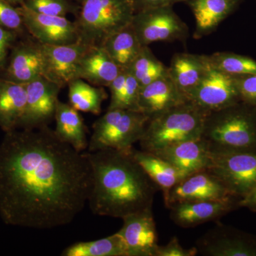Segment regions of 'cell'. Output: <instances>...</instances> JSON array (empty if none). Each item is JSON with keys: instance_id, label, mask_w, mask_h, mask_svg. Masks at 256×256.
Segmentation results:
<instances>
[{"instance_id": "1", "label": "cell", "mask_w": 256, "mask_h": 256, "mask_svg": "<svg viewBox=\"0 0 256 256\" xmlns=\"http://www.w3.org/2000/svg\"><path fill=\"white\" fill-rule=\"evenodd\" d=\"M86 152L48 126L8 132L0 146V215L5 223L50 229L72 223L92 188Z\"/></svg>"}, {"instance_id": "2", "label": "cell", "mask_w": 256, "mask_h": 256, "mask_svg": "<svg viewBox=\"0 0 256 256\" xmlns=\"http://www.w3.org/2000/svg\"><path fill=\"white\" fill-rule=\"evenodd\" d=\"M132 149L86 152L92 178L88 203L94 214L122 220L152 208L159 188L133 158Z\"/></svg>"}, {"instance_id": "3", "label": "cell", "mask_w": 256, "mask_h": 256, "mask_svg": "<svg viewBox=\"0 0 256 256\" xmlns=\"http://www.w3.org/2000/svg\"><path fill=\"white\" fill-rule=\"evenodd\" d=\"M201 138L212 154L256 153V107L240 101L210 112Z\"/></svg>"}, {"instance_id": "4", "label": "cell", "mask_w": 256, "mask_h": 256, "mask_svg": "<svg viewBox=\"0 0 256 256\" xmlns=\"http://www.w3.org/2000/svg\"><path fill=\"white\" fill-rule=\"evenodd\" d=\"M208 114L188 101L150 119L139 141L141 149L154 153L176 143L200 139Z\"/></svg>"}, {"instance_id": "5", "label": "cell", "mask_w": 256, "mask_h": 256, "mask_svg": "<svg viewBox=\"0 0 256 256\" xmlns=\"http://www.w3.org/2000/svg\"><path fill=\"white\" fill-rule=\"evenodd\" d=\"M74 22L79 41L88 46L104 42L128 25L134 14L133 0H84Z\"/></svg>"}, {"instance_id": "6", "label": "cell", "mask_w": 256, "mask_h": 256, "mask_svg": "<svg viewBox=\"0 0 256 256\" xmlns=\"http://www.w3.org/2000/svg\"><path fill=\"white\" fill-rule=\"evenodd\" d=\"M149 120L140 111L108 110L92 124L88 152L108 149L130 150L133 144L142 138Z\"/></svg>"}, {"instance_id": "7", "label": "cell", "mask_w": 256, "mask_h": 256, "mask_svg": "<svg viewBox=\"0 0 256 256\" xmlns=\"http://www.w3.org/2000/svg\"><path fill=\"white\" fill-rule=\"evenodd\" d=\"M130 24L142 46L154 42H184L188 36V26L171 6L134 12Z\"/></svg>"}, {"instance_id": "8", "label": "cell", "mask_w": 256, "mask_h": 256, "mask_svg": "<svg viewBox=\"0 0 256 256\" xmlns=\"http://www.w3.org/2000/svg\"><path fill=\"white\" fill-rule=\"evenodd\" d=\"M228 190L242 200L256 184V153L212 154L207 169Z\"/></svg>"}, {"instance_id": "9", "label": "cell", "mask_w": 256, "mask_h": 256, "mask_svg": "<svg viewBox=\"0 0 256 256\" xmlns=\"http://www.w3.org/2000/svg\"><path fill=\"white\" fill-rule=\"evenodd\" d=\"M163 196L168 208L183 202L238 200L232 196L220 180L206 169L186 175Z\"/></svg>"}, {"instance_id": "10", "label": "cell", "mask_w": 256, "mask_h": 256, "mask_svg": "<svg viewBox=\"0 0 256 256\" xmlns=\"http://www.w3.org/2000/svg\"><path fill=\"white\" fill-rule=\"evenodd\" d=\"M205 256H256V236L217 222L196 242Z\"/></svg>"}, {"instance_id": "11", "label": "cell", "mask_w": 256, "mask_h": 256, "mask_svg": "<svg viewBox=\"0 0 256 256\" xmlns=\"http://www.w3.org/2000/svg\"><path fill=\"white\" fill-rule=\"evenodd\" d=\"M24 24L37 42L43 44H70L79 41L74 22L66 16H50L37 13L23 4L18 8Z\"/></svg>"}, {"instance_id": "12", "label": "cell", "mask_w": 256, "mask_h": 256, "mask_svg": "<svg viewBox=\"0 0 256 256\" xmlns=\"http://www.w3.org/2000/svg\"><path fill=\"white\" fill-rule=\"evenodd\" d=\"M60 89L58 84L45 78L26 84V106L21 124L24 129L48 126L54 119Z\"/></svg>"}, {"instance_id": "13", "label": "cell", "mask_w": 256, "mask_h": 256, "mask_svg": "<svg viewBox=\"0 0 256 256\" xmlns=\"http://www.w3.org/2000/svg\"><path fill=\"white\" fill-rule=\"evenodd\" d=\"M190 101L210 112L234 105L240 99L234 76L210 67Z\"/></svg>"}, {"instance_id": "14", "label": "cell", "mask_w": 256, "mask_h": 256, "mask_svg": "<svg viewBox=\"0 0 256 256\" xmlns=\"http://www.w3.org/2000/svg\"><path fill=\"white\" fill-rule=\"evenodd\" d=\"M122 220L118 233L126 242L128 256H156L159 245L152 208L128 215Z\"/></svg>"}, {"instance_id": "15", "label": "cell", "mask_w": 256, "mask_h": 256, "mask_svg": "<svg viewBox=\"0 0 256 256\" xmlns=\"http://www.w3.org/2000/svg\"><path fill=\"white\" fill-rule=\"evenodd\" d=\"M240 200H208L183 202L170 207L171 220L182 228H193L206 222L220 220L236 208Z\"/></svg>"}, {"instance_id": "16", "label": "cell", "mask_w": 256, "mask_h": 256, "mask_svg": "<svg viewBox=\"0 0 256 256\" xmlns=\"http://www.w3.org/2000/svg\"><path fill=\"white\" fill-rule=\"evenodd\" d=\"M88 46L80 41L64 45L41 44L48 79L63 88L76 78L79 60Z\"/></svg>"}, {"instance_id": "17", "label": "cell", "mask_w": 256, "mask_h": 256, "mask_svg": "<svg viewBox=\"0 0 256 256\" xmlns=\"http://www.w3.org/2000/svg\"><path fill=\"white\" fill-rule=\"evenodd\" d=\"M208 55L175 54L168 67V75L188 101L210 68Z\"/></svg>"}, {"instance_id": "18", "label": "cell", "mask_w": 256, "mask_h": 256, "mask_svg": "<svg viewBox=\"0 0 256 256\" xmlns=\"http://www.w3.org/2000/svg\"><path fill=\"white\" fill-rule=\"evenodd\" d=\"M186 102L168 75L141 88L138 106L139 110L151 119Z\"/></svg>"}, {"instance_id": "19", "label": "cell", "mask_w": 256, "mask_h": 256, "mask_svg": "<svg viewBox=\"0 0 256 256\" xmlns=\"http://www.w3.org/2000/svg\"><path fill=\"white\" fill-rule=\"evenodd\" d=\"M153 154L188 174L207 169L212 158L210 148L202 138L176 143Z\"/></svg>"}, {"instance_id": "20", "label": "cell", "mask_w": 256, "mask_h": 256, "mask_svg": "<svg viewBox=\"0 0 256 256\" xmlns=\"http://www.w3.org/2000/svg\"><path fill=\"white\" fill-rule=\"evenodd\" d=\"M6 75L8 80L24 84L40 78L48 79L41 44L37 42L18 46L12 56Z\"/></svg>"}, {"instance_id": "21", "label": "cell", "mask_w": 256, "mask_h": 256, "mask_svg": "<svg viewBox=\"0 0 256 256\" xmlns=\"http://www.w3.org/2000/svg\"><path fill=\"white\" fill-rule=\"evenodd\" d=\"M121 72L104 47L88 46L79 60L76 78L95 86L108 87Z\"/></svg>"}, {"instance_id": "22", "label": "cell", "mask_w": 256, "mask_h": 256, "mask_svg": "<svg viewBox=\"0 0 256 256\" xmlns=\"http://www.w3.org/2000/svg\"><path fill=\"white\" fill-rule=\"evenodd\" d=\"M242 0H188L196 21L194 37L201 38L214 32L235 11Z\"/></svg>"}, {"instance_id": "23", "label": "cell", "mask_w": 256, "mask_h": 256, "mask_svg": "<svg viewBox=\"0 0 256 256\" xmlns=\"http://www.w3.org/2000/svg\"><path fill=\"white\" fill-rule=\"evenodd\" d=\"M54 120L56 136L62 142L67 143L78 152L88 146L86 127L79 111L69 104L58 100L56 108Z\"/></svg>"}, {"instance_id": "24", "label": "cell", "mask_w": 256, "mask_h": 256, "mask_svg": "<svg viewBox=\"0 0 256 256\" xmlns=\"http://www.w3.org/2000/svg\"><path fill=\"white\" fill-rule=\"evenodd\" d=\"M26 106V84L0 79V126L5 131L21 124Z\"/></svg>"}, {"instance_id": "25", "label": "cell", "mask_w": 256, "mask_h": 256, "mask_svg": "<svg viewBox=\"0 0 256 256\" xmlns=\"http://www.w3.org/2000/svg\"><path fill=\"white\" fill-rule=\"evenodd\" d=\"M133 158L146 171L150 178L163 194L190 174L178 169L168 162L149 152L138 150L132 148Z\"/></svg>"}, {"instance_id": "26", "label": "cell", "mask_w": 256, "mask_h": 256, "mask_svg": "<svg viewBox=\"0 0 256 256\" xmlns=\"http://www.w3.org/2000/svg\"><path fill=\"white\" fill-rule=\"evenodd\" d=\"M102 46L118 66L126 70L130 67L144 46L129 24L109 36Z\"/></svg>"}, {"instance_id": "27", "label": "cell", "mask_w": 256, "mask_h": 256, "mask_svg": "<svg viewBox=\"0 0 256 256\" xmlns=\"http://www.w3.org/2000/svg\"><path fill=\"white\" fill-rule=\"evenodd\" d=\"M69 104L80 112L99 114L108 95L104 87L92 86L82 78L68 84Z\"/></svg>"}, {"instance_id": "28", "label": "cell", "mask_w": 256, "mask_h": 256, "mask_svg": "<svg viewBox=\"0 0 256 256\" xmlns=\"http://www.w3.org/2000/svg\"><path fill=\"white\" fill-rule=\"evenodd\" d=\"M63 256H128L127 246L118 233L92 240L78 242L64 249Z\"/></svg>"}, {"instance_id": "29", "label": "cell", "mask_w": 256, "mask_h": 256, "mask_svg": "<svg viewBox=\"0 0 256 256\" xmlns=\"http://www.w3.org/2000/svg\"><path fill=\"white\" fill-rule=\"evenodd\" d=\"M210 66L232 76L256 74V60L232 52H216L208 55Z\"/></svg>"}, {"instance_id": "30", "label": "cell", "mask_w": 256, "mask_h": 256, "mask_svg": "<svg viewBox=\"0 0 256 256\" xmlns=\"http://www.w3.org/2000/svg\"><path fill=\"white\" fill-rule=\"evenodd\" d=\"M23 4L32 11L50 16L77 15L79 11L78 6L69 0H24Z\"/></svg>"}, {"instance_id": "31", "label": "cell", "mask_w": 256, "mask_h": 256, "mask_svg": "<svg viewBox=\"0 0 256 256\" xmlns=\"http://www.w3.org/2000/svg\"><path fill=\"white\" fill-rule=\"evenodd\" d=\"M163 66L164 64L156 58L150 48L148 46H144L128 70L140 82L148 75L156 72V69L158 70Z\"/></svg>"}, {"instance_id": "32", "label": "cell", "mask_w": 256, "mask_h": 256, "mask_svg": "<svg viewBox=\"0 0 256 256\" xmlns=\"http://www.w3.org/2000/svg\"><path fill=\"white\" fill-rule=\"evenodd\" d=\"M126 70L127 72L126 88L119 109L140 111L138 100L141 88L140 85L136 77L129 70Z\"/></svg>"}, {"instance_id": "33", "label": "cell", "mask_w": 256, "mask_h": 256, "mask_svg": "<svg viewBox=\"0 0 256 256\" xmlns=\"http://www.w3.org/2000/svg\"><path fill=\"white\" fill-rule=\"evenodd\" d=\"M0 26L13 32L21 30L24 26L18 8L6 0H0Z\"/></svg>"}, {"instance_id": "34", "label": "cell", "mask_w": 256, "mask_h": 256, "mask_svg": "<svg viewBox=\"0 0 256 256\" xmlns=\"http://www.w3.org/2000/svg\"><path fill=\"white\" fill-rule=\"evenodd\" d=\"M234 78L240 101L256 107V74Z\"/></svg>"}, {"instance_id": "35", "label": "cell", "mask_w": 256, "mask_h": 256, "mask_svg": "<svg viewBox=\"0 0 256 256\" xmlns=\"http://www.w3.org/2000/svg\"><path fill=\"white\" fill-rule=\"evenodd\" d=\"M197 254L196 247L185 248L180 244L178 237L174 236L166 245L159 246L156 256H195Z\"/></svg>"}, {"instance_id": "36", "label": "cell", "mask_w": 256, "mask_h": 256, "mask_svg": "<svg viewBox=\"0 0 256 256\" xmlns=\"http://www.w3.org/2000/svg\"><path fill=\"white\" fill-rule=\"evenodd\" d=\"M14 32L0 26V70L6 62L8 50L14 42Z\"/></svg>"}, {"instance_id": "37", "label": "cell", "mask_w": 256, "mask_h": 256, "mask_svg": "<svg viewBox=\"0 0 256 256\" xmlns=\"http://www.w3.org/2000/svg\"><path fill=\"white\" fill-rule=\"evenodd\" d=\"M188 0H133L134 12L149 8L159 6H172L178 2H186Z\"/></svg>"}, {"instance_id": "38", "label": "cell", "mask_w": 256, "mask_h": 256, "mask_svg": "<svg viewBox=\"0 0 256 256\" xmlns=\"http://www.w3.org/2000/svg\"><path fill=\"white\" fill-rule=\"evenodd\" d=\"M239 207H244L256 212V184L246 196L239 202Z\"/></svg>"}, {"instance_id": "39", "label": "cell", "mask_w": 256, "mask_h": 256, "mask_svg": "<svg viewBox=\"0 0 256 256\" xmlns=\"http://www.w3.org/2000/svg\"><path fill=\"white\" fill-rule=\"evenodd\" d=\"M6 1L9 2L10 4H23L24 0H6Z\"/></svg>"}, {"instance_id": "40", "label": "cell", "mask_w": 256, "mask_h": 256, "mask_svg": "<svg viewBox=\"0 0 256 256\" xmlns=\"http://www.w3.org/2000/svg\"><path fill=\"white\" fill-rule=\"evenodd\" d=\"M75 1L78 2L80 4H82V2L84 1V0H75Z\"/></svg>"}]
</instances>
